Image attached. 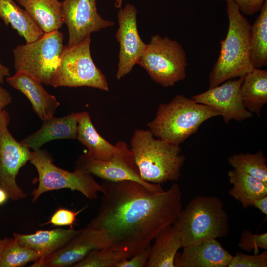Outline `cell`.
<instances>
[{
	"label": "cell",
	"mask_w": 267,
	"mask_h": 267,
	"mask_svg": "<svg viewBox=\"0 0 267 267\" xmlns=\"http://www.w3.org/2000/svg\"><path fill=\"white\" fill-rule=\"evenodd\" d=\"M61 3L62 19L68 31L67 47L76 45L92 33L114 24L98 14L96 0H63Z\"/></svg>",
	"instance_id": "cell-12"
},
{
	"label": "cell",
	"mask_w": 267,
	"mask_h": 267,
	"mask_svg": "<svg viewBox=\"0 0 267 267\" xmlns=\"http://www.w3.org/2000/svg\"><path fill=\"white\" fill-rule=\"evenodd\" d=\"M10 240V238H4L2 239H0V261L2 253Z\"/></svg>",
	"instance_id": "cell-38"
},
{
	"label": "cell",
	"mask_w": 267,
	"mask_h": 267,
	"mask_svg": "<svg viewBox=\"0 0 267 267\" xmlns=\"http://www.w3.org/2000/svg\"><path fill=\"white\" fill-rule=\"evenodd\" d=\"M228 176L233 185L229 194L244 208L252 206L254 201L267 195V184L260 180L234 169L228 171Z\"/></svg>",
	"instance_id": "cell-25"
},
{
	"label": "cell",
	"mask_w": 267,
	"mask_h": 267,
	"mask_svg": "<svg viewBox=\"0 0 267 267\" xmlns=\"http://www.w3.org/2000/svg\"><path fill=\"white\" fill-rule=\"evenodd\" d=\"M9 123V113L4 109L0 113V188L7 192L9 198L18 200L27 196L16 178L21 168L29 161L31 151L12 136Z\"/></svg>",
	"instance_id": "cell-11"
},
{
	"label": "cell",
	"mask_w": 267,
	"mask_h": 267,
	"mask_svg": "<svg viewBox=\"0 0 267 267\" xmlns=\"http://www.w3.org/2000/svg\"><path fill=\"white\" fill-rule=\"evenodd\" d=\"M252 206L259 209L267 217V195L254 201Z\"/></svg>",
	"instance_id": "cell-36"
},
{
	"label": "cell",
	"mask_w": 267,
	"mask_h": 267,
	"mask_svg": "<svg viewBox=\"0 0 267 267\" xmlns=\"http://www.w3.org/2000/svg\"><path fill=\"white\" fill-rule=\"evenodd\" d=\"M79 114L73 112L63 117L53 116L43 120L38 130L20 142L34 151L53 140L77 139Z\"/></svg>",
	"instance_id": "cell-18"
},
{
	"label": "cell",
	"mask_w": 267,
	"mask_h": 267,
	"mask_svg": "<svg viewBox=\"0 0 267 267\" xmlns=\"http://www.w3.org/2000/svg\"><path fill=\"white\" fill-rule=\"evenodd\" d=\"M233 0L240 11L247 15H252L259 12L265 0Z\"/></svg>",
	"instance_id": "cell-34"
},
{
	"label": "cell",
	"mask_w": 267,
	"mask_h": 267,
	"mask_svg": "<svg viewBox=\"0 0 267 267\" xmlns=\"http://www.w3.org/2000/svg\"><path fill=\"white\" fill-rule=\"evenodd\" d=\"M130 149L140 176L146 182L161 184L179 179L186 157L180 145L156 139L149 130L136 129Z\"/></svg>",
	"instance_id": "cell-2"
},
{
	"label": "cell",
	"mask_w": 267,
	"mask_h": 267,
	"mask_svg": "<svg viewBox=\"0 0 267 267\" xmlns=\"http://www.w3.org/2000/svg\"><path fill=\"white\" fill-rule=\"evenodd\" d=\"M226 2L228 28L225 38L220 41L219 55L209 74V88L244 76L254 69L250 55L251 25L234 1Z\"/></svg>",
	"instance_id": "cell-3"
},
{
	"label": "cell",
	"mask_w": 267,
	"mask_h": 267,
	"mask_svg": "<svg viewBox=\"0 0 267 267\" xmlns=\"http://www.w3.org/2000/svg\"><path fill=\"white\" fill-rule=\"evenodd\" d=\"M177 253L175 267H227L233 256L216 239L183 247Z\"/></svg>",
	"instance_id": "cell-16"
},
{
	"label": "cell",
	"mask_w": 267,
	"mask_h": 267,
	"mask_svg": "<svg viewBox=\"0 0 267 267\" xmlns=\"http://www.w3.org/2000/svg\"><path fill=\"white\" fill-rule=\"evenodd\" d=\"M44 33L58 30L64 24L58 0H16Z\"/></svg>",
	"instance_id": "cell-21"
},
{
	"label": "cell",
	"mask_w": 267,
	"mask_h": 267,
	"mask_svg": "<svg viewBox=\"0 0 267 267\" xmlns=\"http://www.w3.org/2000/svg\"><path fill=\"white\" fill-rule=\"evenodd\" d=\"M77 140L86 147L87 152L93 158L108 161L120 150L119 142L112 145L102 137L86 111L79 112Z\"/></svg>",
	"instance_id": "cell-20"
},
{
	"label": "cell",
	"mask_w": 267,
	"mask_h": 267,
	"mask_svg": "<svg viewBox=\"0 0 267 267\" xmlns=\"http://www.w3.org/2000/svg\"><path fill=\"white\" fill-rule=\"evenodd\" d=\"M29 161L38 174V185L31 193L33 202L44 192L61 189L79 191L89 199H96L98 193L103 192L101 184L92 174L76 171L72 172L58 167L44 150L31 151Z\"/></svg>",
	"instance_id": "cell-7"
},
{
	"label": "cell",
	"mask_w": 267,
	"mask_h": 267,
	"mask_svg": "<svg viewBox=\"0 0 267 267\" xmlns=\"http://www.w3.org/2000/svg\"><path fill=\"white\" fill-rule=\"evenodd\" d=\"M101 185L98 212L87 227L103 231L107 240L105 248L123 252L130 258L175 224L182 209V194L177 183L161 192L130 180H103Z\"/></svg>",
	"instance_id": "cell-1"
},
{
	"label": "cell",
	"mask_w": 267,
	"mask_h": 267,
	"mask_svg": "<svg viewBox=\"0 0 267 267\" xmlns=\"http://www.w3.org/2000/svg\"><path fill=\"white\" fill-rule=\"evenodd\" d=\"M105 233L99 230L86 227L62 247L34 261L31 267H72L91 251L106 248Z\"/></svg>",
	"instance_id": "cell-14"
},
{
	"label": "cell",
	"mask_w": 267,
	"mask_h": 267,
	"mask_svg": "<svg viewBox=\"0 0 267 267\" xmlns=\"http://www.w3.org/2000/svg\"><path fill=\"white\" fill-rule=\"evenodd\" d=\"M8 198L9 196L7 192L4 190L0 188V205L5 203Z\"/></svg>",
	"instance_id": "cell-39"
},
{
	"label": "cell",
	"mask_w": 267,
	"mask_h": 267,
	"mask_svg": "<svg viewBox=\"0 0 267 267\" xmlns=\"http://www.w3.org/2000/svg\"><path fill=\"white\" fill-rule=\"evenodd\" d=\"M240 93L244 107L258 117L267 103V70L254 68L244 76Z\"/></svg>",
	"instance_id": "cell-24"
},
{
	"label": "cell",
	"mask_w": 267,
	"mask_h": 267,
	"mask_svg": "<svg viewBox=\"0 0 267 267\" xmlns=\"http://www.w3.org/2000/svg\"><path fill=\"white\" fill-rule=\"evenodd\" d=\"M219 111L184 95L175 96L168 103L159 104L154 119L147 123L153 135L168 143L180 145Z\"/></svg>",
	"instance_id": "cell-4"
},
{
	"label": "cell",
	"mask_w": 267,
	"mask_h": 267,
	"mask_svg": "<svg viewBox=\"0 0 267 267\" xmlns=\"http://www.w3.org/2000/svg\"><path fill=\"white\" fill-rule=\"evenodd\" d=\"M229 221L221 199L216 196L199 195L181 210L175 224L183 248L227 236L230 231Z\"/></svg>",
	"instance_id": "cell-5"
},
{
	"label": "cell",
	"mask_w": 267,
	"mask_h": 267,
	"mask_svg": "<svg viewBox=\"0 0 267 267\" xmlns=\"http://www.w3.org/2000/svg\"><path fill=\"white\" fill-rule=\"evenodd\" d=\"M129 258L123 252L103 248L91 251L72 267H116L120 261Z\"/></svg>",
	"instance_id": "cell-29"
},
{
	"label": "cell",
	"mask_w": 267,
	"mask_h": 267,
	"mask_svg": "<svg viewBox=\"0 0 267 267\" xmlns=\"http://www.w3.org/2000/svg\"><path fill=\"white\" fill-rule=\"evenodd\" d=\"M5 80L9 85L28 99L33 110L41 120H45L54 116L60 103L44 89L39 80L21 72H16Z\"/></svg>",
	"instance_id": "cell-17"
},
{
	"label": "cell",
	"mask_w": 267,
	"mask_h": 267,
	"mask_svg": "<svg viewBox=\"0 0 267 267\" xmlns=\"http://www.w3.org/2000/svg\"><path fill=\"white\" fill-rule=\"evenodd\" d=\"M118 142L120 150L110 160H97L87 152L78 157L75 162L74 171L91 174L103 181H133L141 184L152 191H164L161 184L149 183L142 179L127 143L122 141Z\"/></svg>",
	"instance_id": "cell-10"
},
{
	"label": "cell",
	"mask_w": 267,
	"mask_h": 267,
	"mask_svg": "<svg viewBox=\"0 0 267 267\" xmlns=\"http://www.w3.org/2000/svg\"><path fill=\"white\" fill-rule=\"evenodd\" d=\"M86 208V207H85L78 211L59 208L53 214L49 220L44 224H51L56 226H69L70 228H74L73 226L77 216Z\"/></svg>",
	"instance_id": "cell-32"
},
{
	"label": "cell",
	"mask_w": 267,
	"mask_h": 267,
	"mask_svg": "<svg viewBox=\"0 0 267 267\" xmlns=\"http://www.w3.org/2000/svg\"><path fill=\"white\" fill-rule=\"evenodd\" d=\"M151 246L148 267H175L174 260L181 242L175 224L161 230L154 238Z\"/></svg>",
	"instance_id": "cell-22"
},
{
	"label": "cell",
	"mask_w": 267,
	"mask_h": 267,
	"mask_svg": "<svg viewBox=\"0 0 267 267\" xmlns=\"http://www.w3.org/2000/svg\"><path fill=\"white\" fill-rule=\"evenodd\" d=\"M123 0H116L114 4V6L117 8H121Z\"/></svg>",
	"instance_id": "cell-40"
},
{
	"label": "cell",
	"mask_w": 267,
	"mask_h": 267,
	"mask_svg": "<svg viewBox=\"0 0 267 267\" xmlns=\"http://www.w3.org/2000/svg\"><path fill=\"white\" fill-rule=\"evenodd\" d=\"M234 169L247 174L267 184V158L259 150L255 153H240L228 158Z\"/></svg>",
	"instance_id": "cell-27"
},
{
	"label": "cell",
	"mask_w": 267,
	"mask_h": 267,
	"mask_svg": "<svg viewBox=\"0 0 267 267\" xmlns=\"http://www.w3.org/2000/svg\"><path fill=\"white\" fill-rule=\"evenodd\" d=\"M0 18L23 37L26 43L40 38L44 32L24 9L14 0H0Z\"/></svg>",
	"instance_id": "cell-23"
},
{
	"label": "cell",
	"mask_w": 267,
	"mask_h": 267,
	"mask_svg": "<svg viewBox=\"0 0 267 267\" xmlns=\"http://www.w3.org/2000/svg\"><path fill=\"white\" fill-rule=\"evenodd\" d=\"M136 7L128 4L117 13L119 27L116 37L120 45L116 77L120 80L138 63L147 44L140 38L137 26Z\"/></svg>",
	"instance_id": "cell-13"
},
{
	"label": "cell",
	"mask_w": 267,
	"mask_h": 267,
	"mask_svg": "<svg viewBox=\"0 0 267 267\" xmlns=\"http://www.w3.org/2000/svg\"><path fill=\"white\" fill-rule=\"evenodd\" d=\"M90 43L91 38L89 36L76 45L64 46L51 86H86L109 90L105 76L92 58Z\"/></svg>",
	"instance_id": "cell-9"
},
{
	"label": "cell",
	"mask_w": 267,
	"mask_h": 267,
	"mask_svg": "<svg viewBox=\"0 0 267 267\" xmlns=\"http://www.w3.org/2000/svg\"><path fill=\"white\" fill-rule=\"evenodd\" d=\"M267 251L262 253L248 255L238 252L232 258L227 267H267Z\"/></svg>",
	"instance_id": "cell-31"
},
{
	"label": "cell",
	"mask_w": 267,
	"mask_h": 267,
	"mask_svg": "<svg viewBox=\"0 0 267 267\" xmlns=\"http://www.w3.org/2000/svg\"><path fill=\"white\" fill-rule=\"evenodd\" d=\"M244 76L230 79L192 96L195 102L210 106L221 113L225 123L231 120L242 121L253 113L244 107L240 93Z\"/></svg>",
	"instance_id": "cell-15"
},
{
	"label": "cell",
	"mask_w": 267,
	"mask_h": 267,
	"mask_svg": "<svg viewBox=\"0 0 267 267\" xmlns=\"http://www.w3.org/2000/svg\"><path fill=\"white\" fill-rule=\"evenodd\" d=\"M9 76L10 69L0 62V84H3L6 78Z\"/></svg>",
	"instance_id": "cell-37"
},
{
	"label": "cell",
	"mask_w": 267,
	"mask_h": 267,
	"mask_svg": "<svg viewBox=\"0 0 267 267\" xmlns=\"http://www.w3.org/2000/svg\"><path fill=\"white\" fill-rule=\"evenodd\" d=\"M12 101V97L7 89L0 85V113Z\"/></svg>",
	"instance_id": "cell-35"
},
{
	"label": "cell",
	"mask_w": 267,
	"mask_h": 267,
	"mask_svg": "<svg viewBox=\"0 0 267 267\" xmlns=\"http://www.w3.org/2000/svg\"><path fill=\"white\" fill-rule=\"evenodd\" d=\"M238 246L241 249L254 254H258L259 248L267 250V233L254 234L250 231L245 229L241 233Z\"/></svg>",
	"instance_id": "cell-30"
},
{
	"label": "cell",
	"mask_w": 267,
	"mask_h": 267,
	"mask_svg": "<svg viewBox=\"0 0 267 267\" xmlns=\"http://www.w3.org/2000/svg\"><path fill=\"white\" fill-rule=\"evenodd\" d=\"M40 258L34 250L19 244L11 238L5 248L0 261V267H19Z\"/></svg>",
	"instance_id": "cell-28"
},
{
	"label": "cell",
	"mask_w": 267,
	"mask_h": 267,
	"mask_svg": "<svg viewBox=\"0 0 267 267\" xmlns=\"http://www.w3.org/2000/svg\"><path fill=\"white\" fill-rule=\"evenodd\" d=\"M151 246L148 245L142 251L134 254L129 259L120 261L116 267H146L150 253Z\"/></svg>",
	"instance_id": "cell-33"
},
{
	"label": "cell",
	"mask_w": 267,
	"mask_h": 267,
	"mask_svg": "<svg viewBox=\"0 0 267 267\" xmlns=\"http://www.w3.org/2000/svg\"><path fill=\"white\" fill-rule=\"evenodd\" d=\"M137 64L153 81L164 87L173 86L186 76L188 63L182 45L158 34L151 37Z\"/></svg>",
	"instance_id": "cell-8"
},
{
	"label": "cell",
	"mask_w": 267,
	"mask_h": 267,
	"mask_svg": "<svg viewBox=\"0 0 267 267\" xmlns=\"http://www.w3.org/2000/svg\"><path fill=\"white\" fill-rule=\"evenodd\" d=\"M63 34L58 31L44 33L32 42L13 49L16 72L26 73L42 83L50 85L63 50Z\"/></svg>",
	"instance_id": "cell-6"
},
{
	"label": "cell",
	"mask_w": 267,
	"mask_h": 267,
	"mask_svg": "<svg viewBox=\"0 0 267 267\" xmlns=\"http://www.w3.org/2000/svg\"><path fill=\"white\" fill-rule=\"evenodd\" d=\"M260 13L251 25L249 36L250 59L254 68L267 65V0H265Z\"/></svg>",
	"instance_id": "cell-26"
},
{
	"label": "cell",
	"mask_w": 267,
	"mask_h": 267,
	"mask_svg": "<svg viewBox=\"0 0 267 267\" xmlns=\"http://www.w3.org/2000/svg\"><path fill=\"white\" fill-rule=\"evenodd\" d=\"M82 230L70 228L39 230L30 234L14 233L13 236L19 244L34 250L43 258L62 247Z\"/></svg>",
	"instance_id": "cell-19"
}]
</instances>
